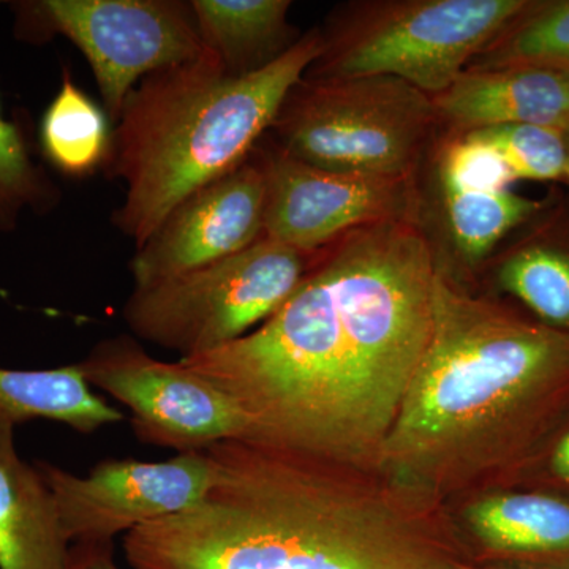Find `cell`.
Here are the masks:
<instances>
[{"mask_svg": "<svg viewBox=\"0 0 569 569\" xmlns=\"http://www.w3.org/2000/svg\"><path fill=\"white\" fill-rule=\"evenodd\" d=\"M437 268L413 219L366 224L318 250L263 325L179 362L244 411L246 441L342 458L395 426L432 336Z\"/></svg>", "mask_w": 569, "mask_h": 569, "instance_id": "obj_1", "label": "cell"}, {"mask_svg": "<svg viewBox=\"0 0 569 569\" xmlns=\"http://www.w3.org/2000/svg\"><path fill=\"white\" fill-rule=\"evenodd\" d=\"M206 451L216 468L208 496L123 537L133 569H438L353 519L323 460L246 440Z\"/></svg>", "mask_w": 569, "mask_h": 569, "instance_id": "obj_2", "label": "cell"}, {"mask_svg": "<svg viewBox=\"0 0 569 569\" xmlns=\"http://www.w3.org/2000/svg\"><path fill=\"white\" fill-rule=\"evenodd\" d=\"M323 50V33L310 31L252 73H228L208 50L138 82L103 163L111 179L126 182L112 223L137 250L190 194L252 157Z\"/></svg>", "mask_w": 569, "mask_h": 569, "instance_id": "obj_3", "label": "cell"}, {"mask_svg": "<svg viewBox=\"0 0 569 569\" xmlns=\"http://www.w3.org/2000/svg\"><path fill=\"white\" fill-rule=\"evenodd\" d=\"M569 395V335L456 290L437 268L433 328L392 429L402 451H429L479 429L535 422Z\"/></svg>", "mask_w": 569, "mask_h": 569, "instance_id": "obj_4", "label": "cell"}, {"mask_svg": "<svg viewBox=\"0 0 569 569\" xmlns=\"http://www.w3.org/2000/svg\"><path fill=\"white\" fill-rule=\"evenodd\" d=\"M533 2L388 0L366 2L323 33L305 77H392L430 97L448 91L471 62Z\"/></svg>", "mask_w": 569, "mask_h": 569, "instance_id": "obj_5", "label": "cell"}, {"mask_svg": "<svg viewBox=\"0 0 569 569\" xmlns=\"http://www.w3.org/2000/svg\"><path fill=\"white\" fill-rule=\"evenodd\" d=\"M437 121L432 97L397 78L305 77L269 132L312 167L411 179Z\"/></svg>", "mask_w": 569, "mask_h": 569, "instance_id": "obj_6", "label": "cell"}, {"mask_svg": "<svg viewBox=\"0 0 569 569\" xmlns=\"http://www.w3.org/2000/svg\"><path fill=\"white\" fill-rule=\"evenodd\" d=\"M317 252L261 236L216 263L134 287L123 320L138 339L176 351L179 359L208 353L274 316L305 280Z\"/></svg>", "mask_w": 569, "mask_h": 569, "instance_id": "obj_7", "label": "cell"}, {"mask_svg": "<svg viewBox=\"0 0 569 569\" xmlns=\"http://www.w3.org/2000/svg\"><path fill=\"white\" fill-rule=\"evenodd\" d=\"M10 9L18 40L39 47L66 37L84 54L114 123L138 81L208 51L190 2L18 0Z\"/></svg>", "mask_w": 569, "mask_h": 569, "instance_id": "obj_8", "label": "cell"}, {"mask_svg": "<svg viewBox=\"0 0 569 569\" xmlns=\"http://www.w3.org/2000/svg\"><path fill=\"white\" fill-rule=\"evenodd\" d=\"M77 366L92 388L129 408L142 443L183 455L249 440V419L230 396L179 361L153 358L132 337L102 340Z\"/></svg>", "mask_w": 569, "mask_h": 569, "instance_id": "obj_9", "label": "cell"}, {"mask_svg": "<svg viewBox=\"0 0 569 569\" xmlns=\"http://www.w3.org/2000/svg\"><path fill=\"white\" fill-rule=\"evenodd\" d=\"M50 488L63 533L77 542H114L138 527L197 507L211 489L216 468L208 451L162 462L100 460L86 477L36 462Z\"/></svg>", "mask_w": 569, "mask_h": 569, "instance_id": "obj_10", "label": "cell"}, {"mask_svg": "<svg viewBox=\"0 0 569 569\" xmlns=\"http://www.w3.org/2000/svg\"><path fill=\"white\" fill-rule=\"evenodd\" d=\"M266 178L264 236L302 252L383 220L413 219V181L323 170L282 149H254Z\"/></svg>", "mask_w": 569, "mask_h": 569, "instance_id": "obj_11", "label": "cell"}, {"mask_svg": "<svg viewBox=\"0 0 569 569\" xmlns=\"http://www.w3.org/2000/svg\"><path fill=\"white\" fill-rule=\"evenodd\" d=\"M266 178L257 153L190 194L130 263L134 287L173 279L241 252L264 236Z\"/></svg>", "mask_w": 569, "mask_h": 569, "instance_id": "obj_12", "label": "cell"}, {"mask_svg": "<svg viewBox=\"0 0 569 569\" xmlns=\"http://www.w3.org/2000/svg\"><path fill=\"white\" fill-rule=\"evenodd\" d=\"M438 121L455 133L500 123H530L569 132V74L541 67L463 71L432 97Z\"/></svg>", "mask_w": 569, "mask_h": 569, "instance_id": "obj_13", "label": "cell"}, {"mask_svg": "<svg viewBox=\"0 0 569 569\" xmlns=\"http://www.w3.org/2000/svg\"><path fill=\"white\" fill-rule=\"evenodd\" d=\"M14 429L0 411V569H69L54 497L36 463L18 455Z\"/></svg>", "mask_w": 569, "mask_h": 569, "instance_id": "obj_14", "label": "cell"}, {"mask_svg": "<svg viewBox=\"0 0 569 569\" xmlns=\"http://www.w3.org/2000/svg\"><path fill=\"white\" fill-rule=\"evenodd\" d=\"M190 7L206 50L231 74L263 69L299 40L288 24V0H192Z\"/></svg>", "mask_w": 569, "mask_h": 569, "instance_id": "obj_15", "label": "cell"}, {"mask_svg": "<svg viewBox=\"0 0 569 569\" xmlns=\"http://www.w3.org/2000/svg\"><path fill=\"white\" fill-rule=\"evenodd\" d=\"M0 411L17 426L48 419L84 436L123 421L121 410L93 392L77 362L43 370L0 367Z\"/></svg>", "mask_w": 569, "mask_h": 569, "instance_id": "obj_16", "label": "cell"}, {"mask_svg": "<svg viewBox=\"0 0 569 569\" xmlns=\"http://www.w3.org/2000/svg\"><path fill=\"white\" fill-rule=\"evenodd\" d=\"M471 522L490 548L520 556L569 553V501L548 493L518 492L488 498Z\"/></svg>", "mask_w": 569, "mask_h": 569, "instance_id": "obj_17", "label": "cell"}, {"mask_svg": "<svg viewBox=\"0 0 569 569\" xmlns=\"http://www.w3.org/2000/svg\"><path fill=\"white\" fill-rule=\"evenodd\" d=\"M39 140L44 159L71 178L91 174L107 160V116L78 88L69 69H63L61 89L43 112Z\"/></svg>", "mask_w": 569, "mask_h": 569, "instance_id": "obj_18", "label": "cell"}, {"mask_svg": "<svg viewBox=\"0 0 569 569\" xmlns=\"http://www.w3.org/2000/svg\"><path fill=\"white\" fill-rule=\"evenodd\" d=\"M503 67H541L569 74V0L531 3L468 69Z\"/></svg>", "mask_w": 569, "mask_h": 569, "instance_id": "obj_19", "label": "cell"}, {"mask_svg": "<svg viewBox=\"0 0 569 569\" xmlns=\"http://www.w3.org/2000/svg\"><path fill=\"white\" fill-rule=\"evenodd\" d=\"M61 197L50 174L33 159L26 122L6 118L0 102V233H13L24 212H51Z\"/></svg>", "mask_w": 569, "mask_h": 569, "instance_id": "obj_20", "label": "cell"}, {"mask_svg": "<svg viewBox=\"0 0 569 569\" xmlns=\"http://www.w3.org/2000/svg\"><path fill=\"white\" fill-rule=\"evenodd\" d=\"M449 231L470 263L485 260L498 242L541 209L539 201L503 192H452L443 190Z\"/></svg>", "mask_w": 569, "mask_h": 569, "instance_id": "obj_21", "label": "cell"}, {"mask_svg": "<svg viewBox=\"0 0 569 569\" xmlns=\"http://www.w3.org/2000/svg\"><path fill=\"white\" fill-rule=\"evenodd\" d=\"M498 280L549 328L569 329V253L531 244L509 254Z\"/></svg>", "mask_w": 569, "mask_h": 569, "instance_id": "obj_22", "label": "cell"}, {"mask_svg": "<svg viewBox=\"0 0 569 569\" xmlns=\"http://www.w3.org/2000/svg\"><path fill=\"white\" fill-rule=\"evenodd\" d=\"M503 157L516 181H559L567 176V132L530 123H500L471 130Z\"/></svg>", "mask_w": 569, "mask_h": 569, "instance_id": "obj_23", "label": "cell"}, {"mask_svg": "<svg viewBox=\"0 0 569 569\" xmlns=\"http://www.w3.org/2000/svg\"><path fill=\"white\" fill-rule=\"evenodd\" d=\"M443 190L452 192H503L516 182L501 153L477 133H456L441 153Z\"/></svg>", "mask_w": 569, "mask_h": 569, "instance_id": "obj_24", "label": "cell"}, {"mask_svg": "<svg viewBox=\"0 0 569 569\" xmlns=\"http://www.w3.org/2000/svg\"><path fill=\"white\" fill-rule=\"evenodd\" d=\"M69 569H121L114 542H77L71 546Z\"/></svg>", "mask_w": 569, "mask_h": 569, "instance_id": "obj_25", "label": "cell"}, {"mask_svg": "<svg viewBox=\"0 0 569 569\" xmlns=\"http://www.w3.org/2000/svg\"><path fill=\"white\" fill-rule=\"evenodd\" d=\"M550 470L560 481L569 485V429L553 448L552 456H550Z\"/></svg>", "mask_w": 569, "mask_h": 569, "instance_id": "obj_26", "label": "cell"}, {"mask_svg": "<svg viewBox=\"0 0 569 569\" xmlns=\"http://www.w3.org/2000/svg\"><path fill=\"white\" fill-rule=\"evenodd\" d=\"M567 142H568V160H567V176L565 179L569 182V132H567Z\"/></svg>", "mask_w": 569, "mask_h": 569, "instance_id": "obj_27", "label": "cell"}]
</instances>
